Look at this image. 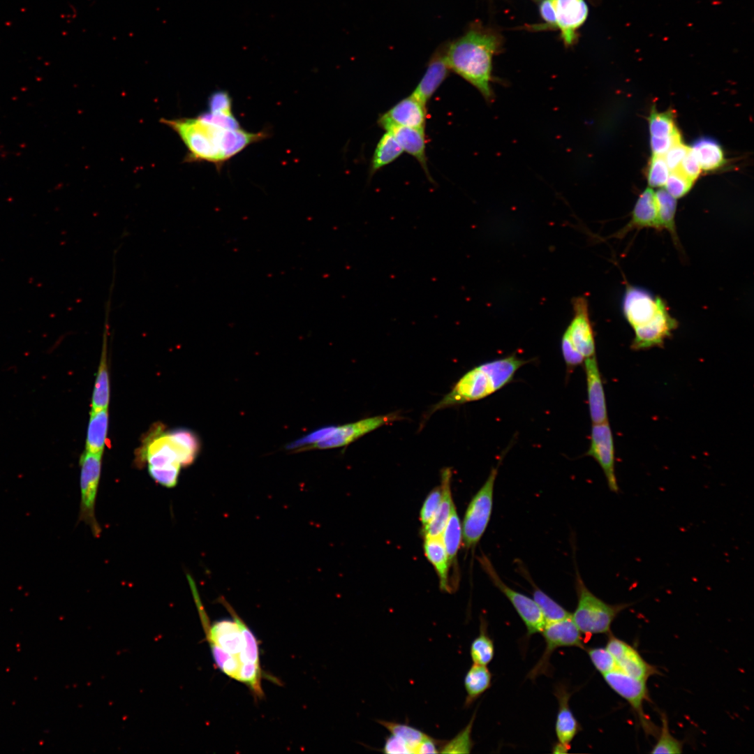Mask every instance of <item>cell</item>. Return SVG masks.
I'll use <instances>...</instances> for the list:
<instances>
[{
    "mask_svg": "<svg viewBox=\"0 0 754 754\" xmlns=\"http://www.w3.org/2000/svg\"><path fill=\"white\" fill-rule=\"evenodd\" d=\"M584 364L588 404L592 423L599 424L607 422L608 420L605 396L596 355L586 358Z\"/></svg>",
    "mask_w": 754,
    "mask_h": 754,
    "instance_id": "ffe728a7",
    "label": "cell"
},
{
    "mask_svg": "<svg viewBox=\"0 0 754 754\" xmlns=\"http://www.w3.org/2000/svg\"><path fill=\"white\" fill-rule=\"evenodd\" d=\"M573 317L561 339V351L570 369L595 355V340L589 315L588 302L583 296L572 300Z\"/></svg>",
    "mask_w": 754,
    "mask_h": 754,
    "instance_id": "ba28073f",
    "label": "cell"
},
{
    "mask_svg": "<svg viewBox=\"0 0 754 754\" xmlns=\"http://www.w3.org/2000/svg\"><path fill=\"white\" fill-rule=\"evenodd\" d=\"M526 360L515 354L481 364L456 383L433 411L485 398L508 384Z\"/></svg>",
    "mask_w": 754,
    "mask_h": 754,
    "instance_id": "5b68a950",
    "label": "cell"
},
{
    "mask_svg": "<svg viewBox=\"0 0 754 754\" xmlns=\"http://www.w3.org/2000/svg\"><path fill=\"white\" fill-rule=\"evenodd\" d=\"M382 751L391 754L408 753L404 744L392 734L385 739Z\"/></svg>",
    "mask_w": 754,
    "mask_h": 754,
    "instance_id": "681fc988",
    "label": "cell"
},
{
    "mask_svg": "<svg viewBox=\"0 0 754 754\" xmlns=\"http://www.w3.org/2000/svg\"><path fill=\"white\" fill-rule=\"evenodd\" d=\"M533 585V599L540 609L546 623L569 618L572 613L567 611L537 586Z\"/></svg>",
    "mask_w": 754,
    "mask_h": 754,
    "instance_id": "e575fe53",
    "label": "cell"
},
{
    "mask_svg": "<svg viewBox=\"0 0 754 754\" xmlns=\"http://www.w3.org/2000/svg\"><path fill=\"white\" fill-rule=\"evenodd\" d=\"M491 674L487 665L473 663L464 677L466 697L464 707H470L482 694L488 690L491 683Z\"/></svg>",
    "mask_w": 754,
    "mask_h": 754,
    "instance_id": "4316f807",
    "label": "cell"
},
{
    "mask_svg": "<svg viewBox=\"0 0 754 754\" xmlns=\"http://www.w3.org/2000/svg\"><path fill=\"white\" fill-rule=\"evenodd\" d=\"M586 455L593 458L601 467L609 490L618 493L619 488L615 472L614 440L608 421L593 424Z\"/></svg>",
    "mask_w": 754,
    "mask_h": 754,
    "instance_id": "9a60e30c",
    "label": "cell"
},
{
    "mask_svg": "<svg viewBox=\"0 0 754 754\" xmlns=\"http://www.w3.org/2000/svg\"><path fill=\"white\" fill-rule=\"evenodd\" d=\"M103 338L101 362L92 395L91 412L106 409L109 404L110 384L107 367V334H105V330Z\"/></svg>",
    "mask_w": 754,
    "mask_h": 754,
    "instance_id": "f1b7e54d",
    "label": "cell"
},
{
    "mask_svg": "<svg viewBox=\"0 0 754 754\" xmlns=\"http://www.w3.org/2000/svg\"><path fill=\"white\" fill-rule=\"evenodd\" d=\"M681 141V134L678 131L667 137L651 136L650 145L653 154L663 156L673 145Z\"/></svg>",
    "mask_w": 754,
    "mask_h": 754,
    "instance_id": "bcb514c9",
    "label": "cell"
},
{
    "mask_svg": "<svg viewBox=\"0 0 754 754\" xmlns=\"http://www.w3.org/2000/svg\"><path fill=\"white\" fill-rule=\"evenodd\" d=\"M480 563L494 585L508 599L523 621L527 635L541 633L546 621L534 600L505 584L486 556L480 558Z\"/></svg>",
    "mask_w": 754,
    "mask_h": 754,
    "instance_id": "4fadbf2b",
    "label": "cell"
},
{
    "mask_svg": "<svg viewBox=\"0 0 754 754\" xmlns=\"http://www.w3.org/2000/svg\"><path fill=\"white\" fill-rule=\"evenodd\" d=\"M426 119V105L411 95L380 114L378 123L385 131L396 126L424 129Z\"/></svg>",
    "mask_w": 754,
    "mask_h": 754,
    "instance_id": "e0dca14e",
    "label": "cell"
},
{
    "mask_svg": "<svg viewBox=\"0 0 754 754\" xmlns=\"http://www.w3.org/2000/svg\"><path fill=\"white\" fill-rule=\"evenodd\" d=\"M661 726L656 734V741L651 753L676 754L683 752V742L675 738L669 727L668 718L665 713H660Z\"/></svg>",
    "mask_w": 754,
    "mask_h": 754,
    "instance_id": "d590c367",
    "label": "cell"
},
{
    "mask_svg": "<svg viewBox=\"0 0 754 754\" xmlns=\"http://www.w3.org/2000/svg\"><path fill=\"white\" fill-rule=\"evenodd\" d=\"M471 658L473 663L487 665L494 656V645L487 633L486 620L480 619L479 635L473 640L470 648Z\"/></svg>",
    "mask_w": 754,
    "mask_h": 754,
    "instance_id": "836d02e7",
    "label": "cell"
},
{
    "mask_svg": "<svg viewBox=\"0 0 754 754\" xmlns=\"http://www.w3.org/2000/svg\"><path fill=\"white\" fill-rule=\"evenodd\" d=\"M541 633L545 642V649L540 658L527 675V677L532 680L540 675L548 676L552 673L549 660L552 654L558 648L585 649L582 633L573 622L572 616L558 621L546 623Z\"/></svg>",
    "mask_w": 754,
    "mask_h": 754,
    "instance_id": "30bf717a",
    "label": "cell"
},
{
    "mask_svg": "<svg viewBox=\"0 0 754 754\" xmlns=\"http://www.w3.org/2000/svg\"><path fill=\"white\" fill-rule=\"evenodd\" d=\"M497 473L498 467L491 470L486 481L473 496L466 510L461 528L462 540L468 549L476 546L489 522Z\"/></svg>",
    "mask_w": 754,
    "mask_h": 754,
    "instance_id": "9c48e42d",
    "label": "cell"
},
{
    "mask_svg": "<svg viewBox=\"0 0 754 754\" xmlns=\"http://www.w3.org/2000/svg\"><path fill=\"white\" fill-rule=\"evenodd\" d=\"M402 152L401 146L392 133L386 131L380 138L374 150L371 161L370 175H373L383 167L393 162Z\"/></svg>",
    "mask_w": 754,
    "mask_h": 754,
    "instance_id": "f546056e",
    "label": "cell"
},
{
    "mask_svg": "<svg viewBox=\"0 0 754 754\" xmlns=\"http://www.w3.org/2000/svg\"><path fill=\"white\" fill-rule=\"evenodd\" d=\"M149 438L140 459L148 464L149 475L156 482L173 487L178 480L180 467L192 464L199 451L195 435L188 430L161 433L160 429Z\"/></svg>",
    "mask_w": 754,
    "mask_h": 754,
    "instance_id": "277c9868",
    "label": "cell"
},
{
    "mask_svg": "<svg viewBox=\"0 0 754 754\" xmlns=\"http://www.w3.org/2000/svg\"><path fill=\"white\" fill-rule=\"evenodd\" d=\"M658 206V222L661 230H667L674 244L679 245L674 221L677 200L666 190L660 189L656 193Z\"/></svg>",
    "mask_w": 754,
    "mask_h": 754,
    "instance_id": "4dcf8cb0",
    "label": "cell"
},
{
    "mask_svg": "<svg viewBox=\"0 0 754 754\" xmlns=\"http://www.w3.org/2000/svg\"><path fill=\"white\" fill-rule=\"evenodd\" d=\"M593 665L602 675L617 669L615 660L606 647L585 649Z\"/></svg>",
    "mask_w": 754,
    "mask_h": 754,
    "instance_id": "f35d334b",
    "label": "cell"
},
{
    "mask_svg": "<svg viewBox=\"0 0 754 754\" xmlns=\"http://www.w3.org/2000/svg\"><path fill=\"white\" fill-rule=\"evenodd\" d=\"M556 27L560 29L566 45H571L576 38L577 30L586 21L589 8L585 0H553Z\"/></svg>",
    "mask_w": 754,
    "mask_h": 754,
    "instance_id": "ac0fdd59",
    "label": "cell"
},
{
    "mask_svg": "<svg viewBox=\"0 0 754 754\" xmlns=\"http://www.w3.org/2000/svg\"><path fill=\"white\" fill-rule=\"evenodd\" d=\"M208 105L209 111L232 110V100L225 91L213 93L209 98Z\"/></svg>",
    "mask_w": 754,
    "mask_h": 754,
    "instance_id": "7dc6e473",
    "label": "cell"
},
{
    "mask_svg": "<svg viewBox=\"0 0 754 754\" xmlns=\"http://www.w3.org/2000/svg\"><path fill=\"white\" fill-rule=\"evenodd\" d=\"M605 647L614 657L617 669L630 677L647 681L660 674L657 667L648 663L635 647L611 633Z\"/></svg>",
    "mask_w": 754,
    "mask_h": 754,
    "instance_id": "2e32d148",
    "label": "cell"
},
{
    "mask_svg": "<svg viewBox=\"0 0 754 754\" xmlns=\"http://www.w3.org/2000/svg\"><path fill=\"white\" fill-rule=\"evenodd\" d=\"M571 694L572 693L563 683H559L554 687V695L559 703L555 723L557 744L563 748L566 753L570 749L572 741L582 730L581 725L570 708L569 700Z\"/></svg>",
    "mask_w": 754,
    "mask_h": 754,
    "instance_id": "d6986e66",
    "label": "cell"
},
{
    "mask_svg": "<svg viewBox=\"0 0 754 754\" xmlns=\"http://www.w3.org/2000/svg\"><path fill=\"white\" fill-rule=\"evenodd\" d=\"M622 309L634 330V350L662 346L678 326L664 300L638 287L626 286Z\"/></svg>",
    "mask_w": 754,
    "mask_h": 754,
    "instance_id": "3957f363",
    "label": "cell"
},
{
    "mask_svg": "<svg viewBox=\"0 0 754 754\" xmlns=\"http://www.w3.org/2000/svg\"><path fill=\"white\" fill-rule=\"evenodd\" d=\"M398 418L397 414L390 413L367 417L339 426L327 427L325 434L320 440L302 447L297 451L343 447L385 424H390Z\"/></svg>",
    "mask_w": 754,
    "mask_h": 754,
    "instance_id": "7c38bea8",
    "label": "cell"
},
{
    "mask_svg": "<svg viewBox=\"0 0 754 754\" xmlns=\"http://www.w3.org/2000/svg\"><path fill=\"white\" fill-rule=\"evenodd\" d=\"M447 552L450 566L457 560V555L462 541L461 524L454 506L441 535Z\"/></svg>",
    "mask_w": 754,
    "mask_h": 754,
    "instance_id": "d6a6232c",
    "label": "cell"
},
{
    "mask_svg": "<svg viewBox=\"0 0 754 754\" xmlns=\"http://www.w3.org/2000/svg\"><path fill=\"white\" fill-rule=\"evenodd\" d=\"M498 36L473 28L446 46L445 57L450 71L473 85L489 102L493 101L492 58L499 45Z\"/></svg>",
    "mask_w": 754,
    "mask_h": 754,
    "instance_id": "7a4b0ae2",
    "label": "cell"
},
{
    "mask_svg": "<svg viewBox=\"0 0 754 754\" xmlns=\"http://www.w3.org/2000/svg\"><path fill=\"white\" fill-rule=\"evenodd\" d=\"M445 50L441 47L434 52L424 75L411 94L424 105L449 75L450 70L446 63Z\"/></svg>",
    "mask_w": 754,
    "mask_h": 754,
    "instance_id": "7402d4cb",
    "label": "cell"
},
{
    "mask_svg": "<svg viewBox=\"0 0 754 754\" xmlns=\"http://www.w3.org/2000/svg\"><path fill=\"white\" fill-rule=\"evenodd\" d=\"M475 714H473L468 724L450 741L443 742L439 748L441 753H469L473 742L471 738V730Z\"/></svg>",
    "mask_w": 754,
    "mask_h": 754,
    "instance_id": "74e56055",
    "label": "cell"
},
{
    "mask_svg": "<svg viewBox=\"0 0 754 754\" xmlns=\"http://www.w3.org/2000/svg\"><path fill=\"white\" fill-rule=\"evenodd\" d=\"M101 455L85 451L80 458L81 505L80 519L88 524L95 536L101 528L95 517V501L101 475Z\"/></svg>",
    "mask_w": 754,
    "mask_h": 754,
    "instance_id": "5bb4252c",
    "label": "cell"
},
{
    "mask_svg": "<svg viewBox=\"0 0 754 754\" xmlns=\"http://www.w3.org/2000/svg\"><path fill=\"white\" fill-rule=\"evenodd\" d=\"M603 677L609 687L630 706L644 732L656 736L659 728L654 725L644 710V703L651 701L647 681L630 677L619 669L604 674Z\"/></svg>",
    "mask_w": 754,
    "mask_h": 754,
    "instance_id": "8fae6325",
    "label": "cell"
},
{
    "mask_svg": "<svg viewBox=\"0 0 754 754\" xmlns=\"http://www.w3.org/2000/svg\"><path fill=\"white\" fill-rule=\"evenodd\" d=\"M386 131L392 133L403 151L413 156L420 163L426 175L431 181L427 163L424 129L396 126Z\"/></svg>",
    "mask_w": 754,
    "mask_h": 754,
    "instance_id": "cb8c5ba5",
    "label": "cell"
},
{
    "mask_svg": "<svg viewBox=\"0 0 754 754\" xmlns=\"http://www.w3.org/2000/svg\"><path fill=\"white\" fill-rule=\"evenodd\" d=\"M378 723L385 727L390 734L395 737L406 747L408 753H418L422 742L429 737L408 724L379 720Z\"/></svg>",
    "mask_w": 754,
    "mask_h": 754,
    "instance_id": "1f68e13d",
    "label": "cell"
},
{
    "mask_svg": "<svg viewBox=\"0 0 754 754\" xmlns=\"http://www.w3.org/2000/svg\"><path fill=\"white\" fill-rule=\"evenodd\" d=\"M691 149L700 168L704 170H714L725 162L720 145L711 138L702 137L697 139L693 143Z\"/></svg>",
    "mask_w": 754,
    "mask_h": 754,
    "instance_id": "484cf974",
    "label": "cell"
},
{
    "mask_svg": "<svg viewBox=\"0 0 754 754\" xmlns=\"http://www.w3.org/2000/svg\"><path fill=\"white\" fill-rule=\"evenodd\" d=\"M108 426V408L90 412L86 451L93 454H103L107 438Z\"/></svg>",
    "mask_w": 754,
    "mask_h": 754,
    "instance_id": "83f0119b",
    "label": "cell"
},
{
    "mask_svg": "<svg viewBox=\"0 0 754 754\" xmlns=\"http://www.w3.org/2000/svg\"><path fill=\"white\" fill-rule=\"evenodd\" d=\"M648 121L651 136L667 137L679 131L671 110L660 112L653 107Z\"/></svg>",
    "mask_w": 754,
    "mask_h": 754,
    "instance_id": "8d00e7d4",
    "label": "cell"
},
{
    "mask_svg": "<svg viewBox=\"0 0 754 754\" xmlns=\"http://www.w3.org/2000/svg\"><path fill=\"white\" fill-rule=\"evenodd\" d=\"M645 228L661 230L658 222L656 193L651 188H646L640 194L632 212L630 221L614 237L622 238L635 229Z\"/></svg>",
    "mask_w": 754,
    "mask_h": 754,
    "instance_id": "44dd1931",
    "label": "cell"
},
{
    "mask_svg": "<svg viewBox=\"0 0 754 754\" xmlns=\"http://www.w3.org/2000/svg\"><path fill=\"white\" fill-rule=\"evenodd\" d=\"M693 182L687 178L678 170L669 173L665 183L666 191L674 198H679L685 195L692 188Z\"/></svg>",
    "mask_w": 754,
    "mask_h": 754,
    "instance_id": "60d3db41",
    "label": "cell"
},
{
    "mask_svg": "<svg viewBox=\"0 0 754 754\" xmlns=\"http://www.w3.org/2000/svg\"><path fill=\"white\" fill-rule=\"evenodd\" d=\"M441 499V486L434 487L427 496L420 512L422 529L424 528L434 517Z\"/></svg>",
    "mask_w": 754,
    "mask_h": 754,
    "instance_id": "7bdbcfd3",
    "label": "cell"
},
{
    "mask_svg": "<svg viewBox=\"0 0 754 754\" xmlns=\"http://www.w3.org/2000/svg\"><path fill=\"white\" fill-rule=\"evenodd\" d=\"M694 182L700 175L701 168L691 148L688 150L677 169Z\"/></svg>",
    "mask_w": 754,
    "mask_h": 754,
    "instance_id": "ee69618b",
    "label": "cell"
},
{
    "mask_svg": "<svg viewBox=\"0 0 754 754\" xmlns=\"http://www.w3.org/2000/svg\"><path fill=\"white\" fill-rule=\"evenodd\" d=\"M452 471L449 468L441 471V499L438 509L428 525L422 529L424 537H439L455 506L452 497L450 482Z\"/></svg>",
    "mask_w": 754,
    "mask_h": 754,
    "instance_id": "603a6c76",
    "label": "cell"
},
{
    "mask_svg": "<svg viewBox=\"0 0 754 754\" xmlns=\"http://www.w3.org/2000/svg\"><path fill=\"white\" fill-rule=\"evenodd\" d=\"M424 554L436 572L441 590L448 593L452 592L449 581L450 564L441 536L424 537Z\"/></svg>",
    "mask_w": 754,
    "mask_h": 754,
    "instance_id": "d4e9b609",
    "label": "cell"
},
{
    "mask_svg": "<svg viewBox=\"0 0 754 754\" xmlns=\"http://www.w3.org/2000/svg\"><path fill=\"white\" fill-rule=\"evenodd\" d=\"M534 1H539V0H534Z\"/></svg>",
    "mask_w": 754,
    "mask_h": 754,
    "instance_id": "f907efd6",
    "label": "cell"
},
{
    "mask_svg": "<svg viewBox=\"0 0 754 754\" xmlns=\"http://www.w3.org/2000/svg\"><path fill=\"white\" fill-rule=\"evenodd\" d=\"M689 149L690 147L681 141L673 145L665 154V161L671 171L678 168Z\"/></svg>",
    "mask_w": 754,
    "mask_h": 754,
    "instance_id": "f6af8a7d",
    "label": "cell"
},
{
    "mask_svg": "<svg viewBox=\"0 0 754 754\" xmlns=\"http://www.w3.org/2000/svg\"><path fill=\"white\" fill-rule=\"evenodd\" d=\"M173 129L186 146L189 161H207L221 167L223 163L249 145L267 137L261 131L251 133L241 128L228 129L218 126L198 117L162 119Z\"/></svg>",
    "mask_w": 754,
    "mask_h": 754,
    "instance_id": "6da1fadb",
    "label": "cell"
},
{
    "mask_svg": "<svg viewBox=\"0 0 754 754\" xmlns=\"http://www.w3.org/2000/svg\"><path fill=\"white\" fill-rule=\"evenodd\" d=\"M542 18L549 27H556V17L553 0H542L540 5Z\"/></svg>",
    "mask_w": 754,
    "mask_h": 754,
    "instance_id": "c3c4849f",
    "label": "cell"
},
{
    "mask_svg": "<svg viewBox=\"0 0 754 754\" xmlns=\"http://www.w3.org/2000/svg\"><path fill=\"white\" fill-rule=\"evenodd\" d=\"M198 117L202 120L225 128L235 130L242 128L239 122L237 120V119L232 114V110H209L208 112L202 113L200 115L198 116Z\"/></svg>",
    "mask_w": 754,
    "mask_h": 754,
    "instance_id": "b9f144b4",
    "label": "cell"
},
{
    "mask_svg": "<svg viewBox=\"0 0 754 754\" xmlns=\"http://www.w3.org/2000/svg\"><path fill=\"white\" fill-rule=\"evenodd\" d=\"M224 603L232 614V619L217 621L212 626L205 622L211 648H216L237 660L242 667L247 665L260 666L258 644L255 635L232 608L226 602Z\"/></svg>",
    "mask_w": 754,
    "mask_h": 754,
    "instance_id": "8992f818",
    "label": "cell"
},
{
    "mask_svg": "<svg viewBox=\"0 0 754 754\" xmlns=\"http://www.w3.org/2000/svg\"><path fill=\"white\" fill-rule=\"evenodd\" d=\"M669 168L664 156L653 154L647 172L648 183L651 186H665L669 175Z\"/></svg>",
    "mask_w": 754,
    "mask_h": 754,
    "instance_id": "ab89813d",
    "label": "cell"
},
{
    "mask_svg": "<svg viewBox=\"0 0 754 754\" xmlns=\"http://www.w3.org/2000/svg\"><path fill=\"white\" fill-rule=\"evenodd\" d=\"M575 589L577 604L572 619L580 633L586 636L609 634L617 616L632 606V603L609 604L594 595L577 572Z\"/></svg>",
    "mask_w": 754,
    "mask_h": 754,
    "instance_id": "52a82bcc",
    "label": "cell"
}]
</instances>
